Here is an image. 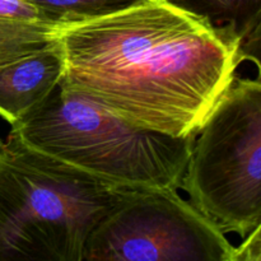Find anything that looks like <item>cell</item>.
I'll use <instances>...</instances> for the list:
<instances>
[{"mask_svg": "<svg viewBox=\"0 0 261 261\" xmlns=\"http://www.w3.org/2000/svg\"><path fill=\"white\" fill-rule=\"evenodd\" d=\"M60 87L138 129L198 135L240 65L236 46L165 0L60 27Z\"/></svg>", "mask_w": 261, "mask_h": 261, "instance_id": "6da1fadb", "label": "cell"}, {"mask_svg": "<svg viewBox=\"0 0 261 261\" xmlns=\"http://www.w3.org/2000/svg\"><path fill=\"white\" fill-rule=\"evenodd\" d=\"M126 190L9 133L0 139V261H83L92 232Z\"/></svg>", "mask_w": 261, "mask_h": 261, "instance_id": "7a4b0ae2", "label": "cell"}, {"mask_svg": "<svg viewBox=\"0 0 261 261\" xmlns=\"http://www.w3.org/2000/svg\"><path fill=\"white\" fill-rule=\"evenodd\" d=\"M10 133L45 154L129 190H180L196 138L138 129L60 86Z\"/></svg>", "mask_w": 261, "mask_h": 261, "instance_id": "3957f363", "label": "cell"}, {"mask_svg": "<svg viewBox=\"0 0 261 261\" xmlns=\"http://www.w3.org/2000/svg\"><path fill=\"white\" fill-rule=\"evenodd\" d=\"M184 191L223 233L261 224V82L234 75L196 135Z\"/></svg>", "mask_w": 261, "mask_h": 261, "instance_id": "277c9868", "label": "cell"}, {"mask_svg": "<svg viewBox=\"0 0 261 261\" xmlns=\"http://www.w3.org/2000/svg\"><path fill=\"white\" fill-rule=\"evenodd\" d=\"M236 247L177 190H126L92 232L83 261H234Z\"/></svg>", "mask_w": 261, "mask_h": 261, "instance_id": "5b68a950", "label": "cell"}, {"mask_svg": "<svg viewBox=\"0 0 261 261\" xmlns=\"http://www.w3.org/2000/svg\"><path fill=\"white\" fill-rule=\"evenodd\" d=\"M65 58L60 41L0 68V116L10 126L38 109L60 86Z\"/></svg>", "mask_w": 261, "mask_h": 261, "instance_id": "8992f818", "label": "cell"}, {"mask_svg": "<svg viewBox=\"0 0 261 261\" xmlns=\"http://www.w3.org/2000/svg\"><path fill=\"white\" fill-rule=\"evenodd\" d=\"M55 24L27 0H0V68L55 42Z\"/></svg>", "mask_w": 261, "mask_h": 261, "instance_id": "52a82bcc", "label": "cell"}, {"mask_svg": "<svg viewBox=\"0 0 261 261\" xmlns=\"http://www.w3.org/2000/svg\"><path fill=\"white\" fill-rule=\"evenodd\" d=\"M239 46L261 20V0H165Z\"/></svg>", "mask_w": 261, "mask_h": 261, "instance_id": "ba28073f", "label": "cell"}, {"mask_svg": "<svg viewBox=\"0 0 261 261\" xmlns=\"http://www.w3.org/2000/svg\"><path fill=\"white\" fill-rule=\"evenodd\" d=\"M55 24L68 25L107 17L148 0H27Z\"/></svg>", "mask_w": 261, "mask_h": 261, "instance_id": "9c48e42d", "label": "cell"}, {"mask_svg": "<svg viewBox=\"0 0 261 261\" xmlns=\"http://www.w3.org/2000/svg\"><path fill=\"white\" fill-rule=\"evenodd\" d=\"M237 58L242 61H251L257 68V81L261 82V20L239 46Z\"/></svg>", "mask_w": 261, "mask_h": 261, "instance_id": "30bf717a", "label": "cell"}, {"mask_svg": "<svg viewBox=\"0 0 261 261\" xmlns=\"http://www.w3.org/2000/svg\"><path fill=\"white\" fill-rule=\"evenodd\" d=\"M234 261H261V237H246L236 247Z\"/></svg>", "mask_w": 261, "mask_h": 261, "instance_id": "8fae6325", "label": "cell"}, {"mask_svg": "<svg viewBox=\"0 0 261 261\" xmlns=\"http://www.w3.org/2000/svg\"><path fill=\"white\" fill-rule=\"evenodd\" d=\"M250 236H254V237H261V224H260L259 227H257L256 229H255L254 232H252L251 234H250ZM247 237H249V236H247ZM244 240H245V239H244Z\"/></svg>", "mask_w": 261, "mask_h": 261, "instance_id": "7c38bea8", "label": "cell"}]
</instances>
